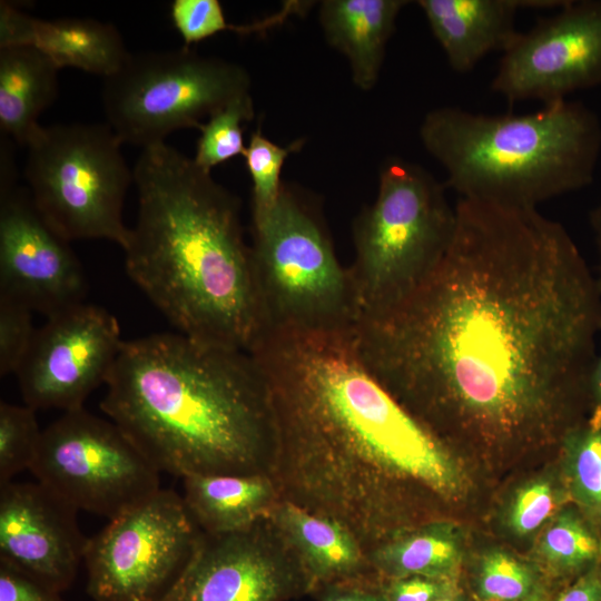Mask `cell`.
Segmentation results:
<instances>
[{
  "label": "cell",
  "mask_w": 601,
  "mask_h": 601,
  "mask_svg": "<svg viewBox=\"0 0 601 601\" xmlns=\"http://www.w3.org/2000/svg\"><path fill=\"white\" fill-rule=\"evenodd\" d=\"M538 555L555 575H579L599 565L601 538L577 511L565 509L541 534Z\"/></svg>",
  "instance_id": "cell-24"
},
{
  "label": "cell",
  "mask_w": 601,
  "mask_h": 601,
  "mask_svg": "<svg viewBox=\"0 0 601 601\" xmlns=\"http://www.w3.org/2000/svg\"><path fill=\"white\" fill-rule=\"evenodd\" d=\"M311 595L316 601H386L381 578L321 583Z\"/></svg>",
  "instance_id": "cell-35"
},
{
  "label": "cell",
  "mask_w": 601,
  "mask_h": 601,
  "mask_svg": "<svg viewBox=\"0 0 601 601\" xmlns=\"http://www.w3.org/2000/svg\"><path fill=\"white\" fill-rule=\"evenodd\" d=\"M32 311L24 305L0 296V375L17 374L37 328Z\"/></svg>",
  "instance_id": "cell-31"
},
{
  "label": "cell",
  "mask_w": 601,
  "mask_h": 601,
  "mask_svg": "<svg viewBox=\"0 0 601 601\" xmlns=\"http://www.w3.org/2000/svg\"><path fill=\"white\" fill-rule=\"evenodd\" d=\"M589 392L593 401L592 422L601 423V338L598 354L592 367Z\"/></svg>",
  "instance_id": "cell-37"
},
{
  "label": "cell",
  "mask_w": 601,
  "mask_h": 601,
  "mask_svg": "<svg viewBox=\"0 0 601 601\" xmlns=\"http://www.w3.org/2000/svg\"><path fill=\"white\" fill-rule=\"evenodd\" d=\"M122 343L116 317L100 306L85 302L48 317L16 374L24 404L82 408L106 383Z\"/></svg>",
  "instance_id": "cell-14"
},
{
  "label": "cell",
  "mask_w": 601,
  "mask_h": 601,
  "mask_svg": "<svg viewBox=\"0 0 601 601\" xmlns=\"http://www.w3.org/2000/svg\"><path fill=\"white\" fill-rule=\"evenodd\" d=\"M252 221L262 335L351 332L358 313L348 272L308 196L284 183L276 203Z\"/></svg>",
  "instance_id": "cell-6"
},
{
  "label": "cell",
  "mask_w": 601,
  "mask_h": 601,
  "mask_svg": "<svg viewBox=\"0 0 601 601\" xmlns=\"http://www.w3.org/2000/svg\"><path fill=\"white\" fill-rule=\"evenodd\" d=\"M32 47L59 69L71 67L106 78L115 73L129 53L118 29L95 19L33 18L13 4H0V48Z\"/></svg>",
  "instance_id": "cell-17"
},
{
  "label": "cell",
  "mask_w": 601,
  "mask_h": 601,
  "mask_svg": "<svg viewBox=\"0 0 601 601\" xmlns=\"http://www.w3.org/2000/svg\"><path fill=\"white\" fill-rule=\"evenodd\" d=\"M440 601H469V599L461 588L457 591L453 592L452 594L441 599Z\"/></svg>",
  "instance_id": "cell-39"
},
{
  "label": "cell",
  "mask_w": 601,
  "mask_h": 601,
  "mask_svg": "<svg viewBox=\"0 0 601 601\" xmlns=\"http://www.w3.org/2000/svg\"><path fill=\"white\" fill-rule=\"evenodd\" d=\"M521 601H548V597H546L544 588L542 587L541 589L535 591L533 594H531L530 597Z\"/></svg>",
  "instance_id": "cell-40"
},
{
  "label": "cell",
  "mask_w": 601,
  "mask_h": 601,
  "mask_svg": "<svg viewBox=\"0 0 601 601\" xmlns=\"http://www.w3.org/2000/svg\"><path fill=\"white\" fill-rule=\"evenodd\" d=\"M255 116L250 92L243 93L214 112L200 127L196 155L193 158L198 167L210 173L211 169L236 156H243L245 144L243 126Z\"/></svg>",
  "instance_id": "cell-27"
},
{
  "label": "cell",
  "mask_w": 601,
  "mask_h": 601,
  "mask_svg": "<svg viewBox=\"0 0 601 601\" xmlns=\"http://www.w3.org/2000/svg\"><path fill=\"white\" fill-rule=\"evenodd\" d=\"M386 601H440L461 589L460 580L408 575L381 579Z\"/></svg>",
  "instance_id": "cell-33"
},
{
  "label": "cell",
  "mask_w": 601,
  "mask_h": 601,
  "mask_svg": "<svg viewBox=\"0 0 601 601\" xmlns=\"http://www.w3.org/2000/svg\"><path fill=\"white\" fill-rule=\"evenodd\" d=\"M0 601H65L61 592L0 561Z\"/></svg>",
  "instance_id": "cell-34"
},
{
  "label": "cell",
  "mask_w": 601,
  "mask_h": 601,
  "mask_svg": "<svg viewBox=\"0 0 601 601\" xmlns=\"http://www.w3.org/2000/svg\"><path fill=\"white\" fill-rule=\"evenodd\" d=\"M572 496L601 525V423L590 421L564 436Z\"/></svg>",
  "instance_id": "cell-25"
},
{
  "label": "cell",
  "mask_w": 601,
  "mask_h": 601,
  "mask_svg": "<svg viewBox=\"0 0 601 601\" xmlns=\"http://www.w3.org/2000/svg\"><path fill=\"white\" fill-rule=\"evenodd\" d=\"M59 68L28 46L0 48V129L26 146L41 126L39 116L58 96Z\"/></svg>",
  "instance_id": "cell-22"
},
{
  "label": "cell",
  "mask_w": 601,
  "mask_h": 601,
  "mask_svg": "<svg viewBox=\"0 0 601 601\" xmlns=\"http://www.w3.org/2000/svg\"><path fill=\"white\" fill-rule=\"evenodd\" d=\"M559 503V490L551 480L531 481L518 490L511 501L508 526L515 535H529L556 514Z\"/></svg>",
  "instance_id": "cell-30"
},
{
  "label": "cell",
  "mask_w": 601,
  "mask_h": 601,
  "mask_svg": "<svg viewBox=\"0 0 601 601\" xmlns=\"http://www.w3.org/2000/svg\"><path fill=\"white\" fill-rule=\"evenodd\" d=\"M601 85V0L565 1L502 53L491 89L509 102L543 106Z\"/></svg>",
  "instance_id": "cell-13"
},
{
  "label": "cell",
  "mask_w": 601,
  "mask_h": 601,
  "mask_svg": "<svg viewBox=\"0 0 601 601\" xmlns=\"http://www.w3.org/2000/svg\"><path fill=\"white\" fill-rule=\"evenodd\" d=\"M450 67L471 71L485 56L502 53L520 31L515 18L530 0H418Z\"/></svg>",
  "instance_id": "cell-18"
},
{
  "label": "cell",
  "mask_w": 601,
  "mask_h": 601,
  "mask_svg": "<svg viewBox=\"0 0 601 601\" xmlns=\"http://www.w3.org/2000/svg\"><path fill=\"white\" fill-rule=\"evenodd\" d=\"M121 145L107 124L40 126L27 145L32 203L68 242L107 239L125 248L124 203L135 180Z\"/></svg>",
  "instance_id": "cell-8"
},
{
  "label": "cell",
  "mask_w": 601,
  "mask_h": 601,
  "mask_svg": "<svg viewBox=\"0 0 601 601\" xmlns=\"http://www.w3.org/2000/svg\"><path fill=\"white\" fill-rule=\"evenodd\" d=\"M249 353L269 385L280 500L338 521L367 552L418 525L407 494L460 497L450 449L372 375L352 331L266 333Z\"/></svg>",
  "instance_id": "cell-2"
},
{
  "label": "cell",
  "mask_w": 601,
  "mask_h": 601,
  "mask_svg": "<svg viewBox=\"0 0 601 601\" xmlns=\"http://www.w3.org/2000/svg\"><path fill=\"white\" fill-rule=\"evenodd\" d=\"M452 239L390 308L357 319L372 375L440 440L548 437L573 426L601 338V292L562 224L536 207L459 198Z\"/></svg>",
  "instance_id": "cell-1"
},
{
  "label": "cell",
  "mask_w": 601,
  "mask_h": 601,
  "mask_svg": "<svg viewBox=\"0 0 601 601\" xmlns=\"http://www.w3.org/2000/svg\"><path fill=\"white\" fill-rule=\"evenodd\" d=\"M314 583L270 516L248 528L200 532L193 553L159 601H289Z\"/></svg>",
  "instance_id": "cell-12"
},
{
  "label": "cell",
  "mask_w": 601,
  "mask_h": 601,
  "mask_svg": "<svg viewBox=\"0 0 601 601\" xmlns=\"http://www.w3.org/2000/svg\"><path fill=\"white\" fill-rule=\"evenodd\" d=\"M303 142L297 140L283 147L269 140L260 128L252 134L243 157L253 183V214L265 211L276 203L284 184L280 179L284 162Z\"/></svg>",
  "instance_id": "cell-29"
},
{
  "label": "cell",
  "mask_w": 601,
  "mask_h": 601,
  "mask_svg": "<svg viewBox=\"0 0 601 601\" xmlns=\"http://www.w3.org/2000/svg\"><path fill=\"white\" fill-rule=\"evenodd\" d=\"M249 90L244 67L183 47L129 53L104 78L101 98L107 125L120 141L145 148L176 130L200 129L203 118Z\"/></svg>",
  "instance_id": "cell-9"
},
{
  "label": "cell",
  "mask_w": 601,
  "mask_h": 601,
  "mask_svg": "<svg viewBox=\"0 0 601 601\" xmlns=\"http://www.w3.org/2000/svg\"><path fill=\"white\" fill-rule=\"evenodd\" d=\"M170 17L188 48L224 30L242 31L240 27L227 22L218 0H175Z\"/></svg>",
  "instance_id": "cell-32"
},
{
  "label": "cell",
  "mask_w": 601,
  "mask_h": 601,
  "mask_svg": "<svg viewBox=\"0 0 601 601\" xmlns=\"http://www.w3.org/2000/svg\"><path fill=\"white\" fill-rule=\"evenodd\" d=\"M542 587L539 571L531 563L502 550L481 556L471 583L475 601H521Z\"/></svg>",
  "instance_id": "cell-26"
},
{
  "label": "cell",
  "mask_w": 601,
  "mask_h": 601,
  "mask_svg": "<svg viewBox=\"0 0 601 601\" xmlns=\"http://www.w3.org/2000/svg\"><path fill=\"white\" fill-rule=\"evenodd\" d=\"M30 471L78 510L109 520L160 490V472L131 440L85 407L65 412L42 430Z\"/></svg>",
  "instance_id": "cell-10"
},
{
  "label": "cell",
  "mask_w": 601,
  "mask_h": 601,
  "mask_svg": "<svg viewBox=\"0 0 601 601\" xmlns=\"http://www.w3.org/2000/svg\"><path fill=\"white\" fill-rule=\"evenodd\" d=\"M184 503L203 532L226 533L269 516L280 496L269 475H191Z\"/></svg>",
  "instance_id": "cell-21"
},
{
  "label": "cell",
  "mask_w": 601,
  "mask_h": 601,
  "mask_svg": "<svg viewBox=\"0 0 601 601\" xmlns=\"http://www.w3.org/2000/svg\"><path fill=\"white\" fill-rule=\"evenodd\" d=\"M200 532L183 496L160 489L88 538V595L95 601H159L186 566Z\"/></svg>",
  "instance_id": "cell-11"
},
{
  "label": "cell",
  "mask_w": 601,
  "mask_h": 601,
  "mask_svg": "<svg viewBox=\"0 0 601 601\" xmlns=\"http://www.w3.org/2000/svg\"><path fill=\"white\" fill-rule=\"evenodd\" d=\"M78 511L40 482L0 485V561L66 591L88 541L79 529Z\"/></svg>",
  "instance_id": "cell-16"
},
{
  "label": "cell",
  "mask_w": 601,
  "mask_h": 601,
  "mask_svg": "<svg viewBox=\"0 0 601 601\" xmlns=\"http://www.w3.org/2000/svg\"><path fill=\"white\" fill-rule=\"evenodd\" d=\"M552 601H601V568L579 574Z\"/></svg>",
  "instance_id": "cell-36"
},
{
  "label": "cell",
  "mask_w": 601,
  "mask_h": 601,
  "mask_svg": "<svg viewBox=\"0 0 601 601\" xmlns=\"http://www.w3.org/2000/svg\"><path fill=\"white\" fill-rule=\"evenodd\" d=\"M41 435L36 410L26 404L0 402V485L30 470Z\"/></svg>",
  "instance_id": "cell-28"
},
{
  "label": "cell",
  "mask_w": 601,
  "mask_h": 601,
  "mask_svg": "<svg viewBox=\"0 0 601 601\" xmlns=\"http://www.w3.org/2000/svg\"><path fill=\"white\" fill-rule=\"evenodd\" d=\"M0 296L48 317L85 303L81 263L30 195L0 189Z\"/></svg>",
  "instance_id": "cell-15"
},
{
  "label": "cell",
  "mask_w": 601,
  "mask_h": 601,
  "mask_svg": "<svg viewBox=\"0 0 601 601\" xmlns=\"http://www.w3.org/2000/svg\"><path fill=\"white\" fill-rule=\"evenodd\" d=\"M420 139L459 198L538 208L592 183L601 122L588 106L568 99L526 115L445 106L425 115Z\"/></svg>",
  "instance_id": "cell-5"
},
{
  "label": "cell",
  "mask_w": 601,
  "mask_h": 601,
  "mask_svg": "<svg viewBox=\"0 0 601 601\" xmlns=\"http://www.w3.org/2000/svg\"><path fill=\"white\" fill-rule=\"evenodd\" d=\"M405 0H325L319 22L326 41L346 57L361 90L376 85L386 46Z\"/></svg>",
  "instance_id": "cell-20"
},
{
  "label": "cell",
  "mask_w": 601,
  "mask_h": 601,
  "mask_svg": "<svg viewBox=\"0 0 601 601\" xmlns=\"http://www.w3.org/2000/svg\"><path fill=\"white\" fill-rule=\"evenodd\" d=\"M101 411L159 472L269 475V385L246 351L159 333L124 341Z\"/></svg>",
  "instance_id": "cell-3"
},
{
  "label": "cell",
  "mask_w": 601,
  "mask_h": 601,
  "mask_svg": "<svg viewBox=\"0 0 601 601\" xmlns=\"http://www.w3.org/2000/svg\"><path fill=\"white\" fill-rule=\"evenodd\" d=\"M446 185L401 157L380 168L375 200L353 220L354 259L347 267L358 317L407 296L445 253L455 227Z\"/></svg>",
  "instance_id": "cell-7"
},
{
  "label": "cell",
  "mask_w": 601,
  "mask_h": 601,
  "mask_svg": "<svg viewBox=\"0 0 601 601\" xmlns=\"http://www.w3.org/2000/svg\"><path fill=\"white\" fill-rule=\"evenodd\" d=\"M367 559L381 579L425 575L460 580L462 538L454 523L433 520L373 548Z\"/></svg>",
  "instance_id": "cell-23"
},
{
  "label": "cell",
  "mask_w": 601,
  "mask_h": 601,
  "mask_svg": "<svg viewBox=\"0 0 601 601\" xmlns=\"http://www.w3.org/2000/svg\"><path fill=\"white\" fill-rule=\"evenodd\" d=\"M132 171L128 276L178 333L250 352L263 318L239 198L166 142L142 148Z\"/></svg>",
  "instance_id": "cell-4"
},
{
  "label": "cell",
  "mask_w": 601,
  "mask_h": 601,
  "mask_svg": "<svg viewBox=\"0 0 601 601\" xmlns=\"http://www.w3.org/2000/svg\"><path fill=\"white\" fill-rule=\"evenodd\" d=\"M590 225L593 231L597 252H598V273L595 275L598 286L601 292V198L595 207L590 211Z\"/></svg>",
  "instance_id": "cell-38"
},
{
  "label": "cell",
  "mask_w": 601,
  "mask_h": 601,
  "mask_svg": "<svg viewBox=\"0 0 601 601\" xmlns=\"http://www.w3.org/2000/svg\"><path fill=\"white\" fill-rule=\"evenodd\" d=\"M269 516L298 554L314 588L380 578L358 539L338 521L283 500Z\"/></svg>",
  "instance_id": "cell-19"
}]
</instances>
